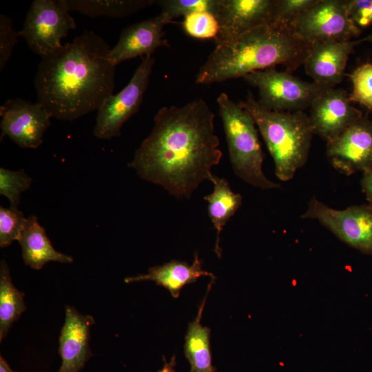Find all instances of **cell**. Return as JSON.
Segmentation results:
<instances>
[{
	"instance_id": "cell-1",
	"label": "cell",
	"mask_w": 372,
	"mask_h": 372,
	"mask_svg": "<svg viewBox=\"0 0 372 372\" xmlns=\"http://www.w3.org/2000/svg\"><path fill=\"white\" fill-rule=\"evenodd\" d=\"M154 120L128 167L171 196L188 199L202 182H211V169L222 158L214 114L198 98L180 107L164 106Z\"/></svg>"
},
{
	"instance_id": "cell-2",
	"label": "cell",
	"mask_w": 372,
	"mask_h": 372,
	"mask_svg": "<svg viewBox=\"0 0 372 372\" xmlns=\"http://www.w3.org/2000/svg\"><path fill=\"white\" fill-rule=\"evenodd\" d=\"M107 43L85 31L43 58L34 79L37 101L59 121L97 111L115 87V68Z\"/></svg>"
},
{
	"instance_id": "cell-3",
	"label": "cell",
	"mask_w": 372,
	"mask_h": 372,
	"mask_svg": "<svg viewBox=\"0 0 372 372\" xmlns=\"http://www.w3.org/2000/svg\"><path fill=\"white\" fill-rule=\"evenodd\" d=\"M311 45L295 37L287 28L265 25L216 45L196 76L198 84L244 77L257 70L286 67L291 72L302 65Z\"/></svg>"
},
{
	"instance_id": "cell-4",
	"label": "cell",
	"mask_w": 372,
	"mask_h": 372,
	"mask_svg": "<svg viewBox=\"0 0 372 372\" xmlns=\"http://www.w3.org/2000/svg\"><path fill=\"white\" fill-rule=\"evenodd\" d=\"M239 104L253 117L273 158L277 178L284 182L293 178L308 160L313 135L309 115L267 110L251 92Z\"/></svg>"
},
{
	"instance_id": "cell-5",
	"label": "cell",
	"mask_w": 372,
	"mask_h": 372,
	"mask_svg": "<svg viewBox=\"0 0 372 372\" xmlns=\"http://www.w3.org/2000/svg\"><path fill=\"white\" fill-rule=\"evenodd\" d=\"M225 133L229 160L235 174L245 183L262 189L280 188L262 171L264 154L251 115L226 93L217 98Z\"/></svg>"
},
{
	"instance_id": "cell-6",
	"label": "cell",
	"mask_w": 372,
	"mask_h": 372,
	"mask_svg": "<svg viewBox=\"0 0 372 372\" xmlns=\"http://www.w3.org/2000/svg\"><path fill=\"white\" fill-rule=\"evenodd\" d=\"M243 79L258 89V103L276 112H300L309 108L316 97L324 89L315 82L304 81L287 71L274 68L251 72Z\"/></svg>"
},
{
	"instance_id": "cell-7",
	"label": "cell",
	"mask_w": 372,
	"mask_h": 372,
	"mask_svg": "<svg viewBox=\"0 0 372 372\" xmlns=\"http://www.w3.org/2000/svg\"><path fill=\"white\" fill-rule=\"evenodd\" d=\"M287 28L295 37L309 45L352 40L362 33L349 17L345 0H318Z\"/></svg>"
},
{
	"instance_id": "cell-8",
	"label": "cell",
	"mask_w": 372,
	"mask_h": 372,
	"mask_svg": "<svg viewBox=\"0 0 372 372\" xmlns=\"http://www.w3.org/2000/svg\"><path fill=\"white\" fill-rule=\"evenodd\" d=\"M74 28L75 21L64 0H34L19 34L43 59L61 48V40Z\"/></svg>"
},
{
	"instance_id": "cell-9",
	"label": "cell",
	"mask_w": 372,
	"mask_h": 372,
	"mask_svg": "<svg viewBox=\"0 0 372 372\" xmlns=\"http://www.w3.org/2000/svg\"><path fill=\"white\" fill-rule=\"evenodd\" d=\"M301 218L317 220L347 245L372 256V207L368 204L339 210L313 196Z\"/></svg>"
},
{
	"instance_id": "cell-10",
	"label": "cell",
	"mask_w": 372,
	"mask_h": 372,
	"mask_svg": "<svg viewBox=\"0 0 372 372\" xmlns=\"http://www.w3.org/2000/svg\"><path fill=\"white\" fill-rule=\"evenodd\" d=\"M154 63L152 56L143 58L128 84L103 102L96 117L94 134L96 138L109 140L121 135L123 125L140 108Z\"/></svg>"
},
{
	"instance_id": "cell-11",
	"label": "cell",
	"mask_w": 372,
	"mask_h": 372,
	"mask_svg": "<svg viewBox=\"0 0 372 372\" xmlns=\"http://www.w3.org/2000/svg\"><path fill=\"white\" fill-rule=\"evenodd\" d=\"M1 140L9 137L22 148L35 149L43 143L52 118L38 101L21 98L9 99L0 107Z\"/></svg>"
},
{
	"instance_id": "cell-12",
	"label": "cell",
	"mask_w": 372,
	"mask_h": 372,
	"mask_svg": "<svg viewBox=\"0 0 372 372\" xmlns=\"http://www.w3.org/2000/svg\"><path fill=\"white\" fill-rule=\"evenodd\" d=\"M326 154L331 165L347 176L372 168V118L363 115L327 143Z\"/></svg>"
},
{
	"instance_id": "cell-13",
	"label": "cell",
	"mask_w": 372,
	"mask_h": 372,
	"mask_svg": "<svg viewBox=\"0 0 372 372\" xmlns=\"http://www.w3.org/2000/svg\"><path fill=\"white\" fill-rule=\"evenodd\" d=\"M276 6V0H220L215 14L220 26L216 45L256 28L273 26Z\"/></svg>"
},
{
	"instance_id": "cell-14",
	"label": "cell",
	"mask_w": 372,
	"mask_h": 372,
	"mask_svg": "<svg viewBox=\"0 0 372 372\" xmlns=\"http://www.w3.org/2000/svg\"><path fill=\"white\" fill-rule=\"evenodd\" d=\"M309 115L312 132L327 143L336 138L353 122L363 116L351 105L342 89L326 88L313 100Z\"/></svg>"
},
{
	"instance_id": "cell-15",
	"label": "cell",
	"mask_w": 372,
	"mask_h": 372,
	"mask_svg": "<svg viewBox=\"0 0 372 372\" xmlns=\"http://www.w3.org/2000/svg\"><path fill=\"white\" fill-rule=\"evenodd\" d=\"M364 42H372V34L358 39L312 44L303 63L306 73L317 84L334 87L342 81L349 56L354 48Z\"/></svg>"
},
{
	"instance_id": "cell-16",
	"label": "cell",
	"mask_w": 372,
	"mask_h": 372,
	"mask_svg": "<svg viewBox=\"0 0 372 372\" xmlns=\"http://www.w3.org/2000/svg\"><path fill=\"white\" fill-rule=\"evenodd\" d=\"M169 22L160 13L126 27L122 30L116 44L110 49V60L116 66L137 56H152L160 47H169L163 30Z\"/></svg>"
},
{
	"instance_id": "cell-17",
	"label": "cell",
	"mask_w": 372,
	"mask_h": 372,
	"mask_svg": "<svg viewBox=\"0 0 372 372\" xmlns=\"http://www.w3.org/2000/svg\"><path fill=\"white\" fill-rule=\"evenodd\" d=\"M92 316L79 313L71 307L65 308V318L59 337V352L62 362L58 372H79L92 355L90 328Z\"/></svg>"
},
{
	"instance_id": "cell-18",
	"label": "cell",
	"mask_w": 372,
	"mask_h": 372,
	"mask_svg": "<svg viewBox=\"0 0 372 372\" xmlns=\"http://www.w3.org/2000/svg\"><path fill=\"white\" fill-rule=\"evenodd\" d=\"M202 265L198 252H195L192 265L187 262L172 260L162 265L149 268L146 274L127 277L124 282L130 283L152 280L167 289L172 296L176 298L185 285L196 282L200 277L210 276L211 279L215 278L213 273L203 269Z\"/></svg>"
},
{
	"instance_id": "cell-19",
	"label": "cell",
	"mask_w": 372,
	"mask_h": 372,
	"mask_svg": "<svg viewBox=\"0 0 372 372\" xmlns=\"http://www.w3.org/2000/svg\"><path fill=\"white\" fill-rule=\"evenodd\" d=\"M17 241L21 247L25 265L34 269H41L50 261L61 263H71L73 261L72 256L57 251L54 248L36 216L27 218Z\"/></svg>"
},
{
	"instance_id": "cell-20",
	"label": "cell",
	"mask_w": 372,
	"mask_h": 372,
	"mask_svg": "<svg viewBox=\"0 0 372 372\" xmlns=\"http://www.w3.org/2000/svg\"><path fill=\"white\" fill-rule=\"evenodd\" d=\"M211 182L214 185L213 191L204 196L207 201L208 216L216 231L214 252L221 257L220 236L222 230L231 218L242 205V197L231 189L225 178L213 175Z\"/></svg>"
},
{
	"instance_id": "cell-21",
	"label": "cell",
	"mask_w": 372,
	"mask_h": 372,
	"mask_svg": "<svg viewBox=\"0 0 372 372\" xmlns=\"http://www.w3.org/2000/svg\"><path fill=\"white\" fill-rule=\"evenodd\" d=\"M208 285L207 292L201 302L198 315L191 322L185 337L184 353L190 364L189 372H216L212 364L210 346V329L200 323L206 299L214 279Z\"/></svg>"
},
{
	"instance_id": "cell-22",
	"label": "cell",
	"mask_w": 372,
	"mask_h": 372,
	"mask_svg": "<svg viewBox=\"0 0 372 372\" xmlns=\"http://www.w3.org/2000/svg\"><path fill=\"white\" fill-rule=\"evenodd\" d=\"M69 11L90 17H123L154 4V0H64Z\"/></svg>"
},
{
	"instance_id": "cell-23",
	"label": "cell",
	"mask_w": 372,
	"mask_h": 372,
	"mask_svg": "<svg viewBox=\"0 0 372 372\" xmlns=\"http://www.w3.org/2000/svg\"><path fill=\"white\" fill-rule=\"evenodd\" d=\"M24 295L13 285L8 264L2 260L0 263V341L26 309Z\"/></svg>"
},
{
	"instance_id": "cell-24",
	"label": "cell",
	"mask_w": 372,
	"mask_h": 372,
	"mask_svg": "<svg viewBox=\"0 0 372 372\" xmlns=\"http://www.w3.org/2000/svg\"><path fill=\"white\" fill-rule=\"evenodd\" d=\"M220 0H154L161 12L171 22L180 16H186L196 12L216 13Z\"/></svg>"
},
{
	"instance_id": "cell-25",
	"label": "cell",
	"mask_w": 372,
	"mask_h": 372,
	"mask_svg": "<svg viewBox=\"0 0 372 372\" xmlns=\"http://www.w3.org/2000/svg\"><path fill=\"white\" fill-rule=\"evenodd\" d=\"M348 76L352 83L350 101L372 110V63L359 65Z\"/></svg>"
},
{
	"instance_id": "cell-26",
	"label": "cell",
	"mask_w": 372,
	"mask_h": 372,
	"mask_svg": "<svg viewBox=\"0 0 372 372\" xmlns=\"http://www.w3.org/2000/svg\"><path fill=\"white\" fill-rule=\"evenodd\" d=\"M32 181L23 169L12 171L0 168V194L9 200L12 207H18L21 194L30 188Z\"/></svg>"
},
{
	"instance_id": "cell-27",
	"label": "cell",
	"mask_w": 372,
	"mask_h": 372,
	"mask_svg": "<svg viewBox=\"0 0 372 372\" xmlns=\"http://www.w3.org/2000/svg\"><path fill=\"white\" fill-rule=\"evenodd\" d=\"M182 26L187 34L196 39H215L220 29L216 17L209 12H196L185 16Z\"/></svg>"
},
{
	"instance_id": "cell-28",
	"label": "cell",
	"mask_w": 372,
	"mask_h": 372,
	"mask_svg": "<svg viewBox=\"0 0 372 372\" xmlns=\"http://www.w3.org/2000/svg\"><path fill=\"white\" fill-rule=\"evenodd\" d=\"M27 218L18 207H0V247H8L18 240Z\"/></svg>"
},
{
	"instance_id": "cell-29",
	"label": "cell",
	"mask_w": 372,
	"mask_h": 372,
	"mask_svg": "<svg viewBox=\"0 0 372 372\" xmlns=\"http://www.w3.org/2000/svg\"><path fill=\"white\" fill-rule=\"evenodd\" d=\"M318 0H276L273 26L287 28L301 13L312 7Z\"/></svg>"
},
{
	"instance_id": "cell-30",
	"label": "cell",
	"mask_w": 372,
	"mask_h": 372,
	"mask_svg": "<svg viewBox=\"0 0 372 372\" xmlns=\"http://www.w3.org/2000/svg\"><path fill=\"white\" fill-rule=\"evenodd\" d=\"M19 37L13 28L12 21L8 16L0 14V70L9 60Z\"/></svg>"
},
{
	"instance_id": "cell-31",
	"label": "cell",
	"mask_w": 372,
	"mask_h": 372,
	"mask_svg": "<svg viewBox=\"0 0 372 372\" xmlns=\"http://www.w3.org/2000/svg\"><path fill=\"white\" fill-rule=\"evenodd\" d=\"M349 15L360 29L372 25V0H345Z\"/></svg>"
},
{
	"instance_id": "cell-32",
	"label": "cell",
	"mask_w": 372,
	"mask_h": 372,
	"mask_svg": "<svg viewBox=\"0 0 372 372\" xmlns=\"http://www.w3.org/2000/svg\"><path fill=\"white\" fill-rule=\"evenodd\" d=\"M360 183L368 205L372 207V168L363 172Z\"/></svg>"
},
{
	"instance_id": "cell-33",
	"label": "cell",
	"mask_w": 372,
	"mask_h": 372,
	"mask_svg": "<svg viewBox=\"0 0 372 372\" xmlns=\"http://www.w3.org/2000/svg\"><path fill=\"white\" fill-rule=\"evenodd\" d=\"M164 365L158 372H176V356L173 355L169 362H167L165 357Z\"/></svg>"
},
{
	"instance_id": "cell-34",
	"label": "cell",
	"mask_w": 372,
	"mask_h": 372,
	"mask_svg": "<svg viewBox=\"0 0 372 372\" xmlns=\"http://www.w3.org/2000/svg\"><path fill=\"white\" fill-rule=\"evenodd\" d=\"M0 372H15L10 368L2 355L0 356Z\"/></svg>"
}]
</instances>
